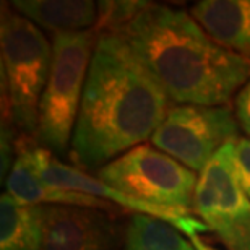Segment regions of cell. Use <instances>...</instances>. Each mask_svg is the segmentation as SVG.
Here are the masks:
<instances>
[{"label": "cell", "instance_id": "cell-5", "mask_svg": "<svg viewBox=\"0 0 250 250\" xmlns=\"http://www.w3.org/2000/svg\"><path fill=\"white\" fill-rule=\"evenodd\" d=\"M98 179L128 197L188 213L198 176L153 145L142 143L98 171Z\"/></svg>", "mask_w": 250, "mask_h": 250}, {"label": "cell", "instance_id": "cell-13", "mask_svg": "<svg viewBox=\"0 0 250 250\" xmlns=\"http://www.w3.org/2000/svg\"><path fill=\"white\" fill-rule=\"evenodd\" d=\"M42 223L36 205L5 192L0 197V250H41Z\"/></svg>", "mask_w": 250, "mask_h": 250}, {"label": "cell", "instance_id": "cell-16", "mask_svg": "<svg viewBox=\"0 0 250 250\" xmlns=\"http://www.w3.org/2000/svg\"><path fill=\"white\" fill-rule=\"evenodd\" d=\"M236 121L242 132L250 137V78L236 94Z\"/></svg>", "mask_w": 250, "mask_h": 250}, {"label": "cell", "instance_id": "cell-8", "mask_svg": "<svg viewBox=\"0 0 250 250\" xmlns=\"http://www.w3.org/2000/svg\"><path fill=\"white\" fill-rule=\"evenodd\" d=\"M33 154L41 177L52 186L62 187L65 190H70V192L91 195L94 198H101L104 202L137 211L138 214L156 218L159 221H164L169 226L176 228L179 232H182L197 250H213L203 241V234H207L209 229L205 226L203 221L193 218L190 213L174 211V209L161 208L156 207V205L145 203L142 200L128 197V195L109 187L107 184L99 181L98 177H91L77 167L61 163L52 154V151H49L46 148L33 146Z\"/></svg>", "mask_w": 250, "mask_h": 250}, {"label": "cell", "instance_id": "cell-4", "mask_svg": "<svg viewBox=\"0 0 250 250\" xmlns=\"http://www.w3.org/2000/svg\"><path fill=\"white\" fill-rule=\"evenodd\" d=\"M0 49L7 116L23 132L36 135L39 103L52 63V42L41 28L3 3Z\"/></svg>", "mask_w": 250, "mask_h": 250}, {"label": "cell", "instance_id": "cell-2", "mask_svg": "<svg viewBox=\"0 0 250 250\" xmlns=\"http://www.w3.org/2000/svg\"><path fill=\"white\" fill-rule=\"evenodd\" d=\"M177 104L228 106L250 78V59L221 47L184 10L148 3L116 31Z\"/></svg>", "mask_w": 250, "mask_h": 250}, {"label": "cell", "instance_id": "cell-17", "mask_svg": "<svg viewBox=\"0 0 250 250\" xmlns=\"http://www.w3.org/2000/svg\"><path fill=\"white\" fill-rule=\"evenodd\" d=\"M247 250H250V247H249V249H247Z\"/></svg>", "mask_w": 250, "mask_h": 250}, {"label": "cell", "instance_id": "cell-11", "mask_svg": "<svg viewBox=\"0 0 250 250\" xmlns=\"http://www.w3.org/2000/svg\"><path fill=\"white\" fill-rule=\"evenodd\" d=\"M190 17L221 47L250 59V0H203Z\"/></svg>", "mask_w": 250, "mask_h": 250}, {"label": "cell", "instance_id": "cell-3", "mask_svg": "<svg viewBox=\"0 0 250 250\" xmlns=\"http://www.w3.org/2000/svg\"><path fill=\"white\" fill-rule=\"evenodd\" d=\"M99 28L52 38V63L38 112L36 137L49 151L63 154L72 145Z\"/></svg>", "mask_w": 250, "mask_h": 250}, {"label": "cell", "instance_id": "cell-1", "mask_svg": "<svg viewBox=\"0 0 250 250\" xmlns=\"http://www.w3.org/2000/svg\"><path fill=\"white\" fill-rule=\"evenodd\" d=\"M169 101L127 42L101 33L70 145L75 159L101 169L142 145L164 121Z\"/></svg>", "mask_w": 250, "mask_h": 250}, {"label": "cell", "instance_id": "cell-6", "mask_svg": "<svg viewBox=\"0 0 250 250\" xmlns=\"http://www.w3.org/2000/svg\"><path fill=\"white\" fill-rule=\"evenodd\" d=\"M239 124L229 106L177 104L149 138L153 146L202 172L224 145L237 140Z\"/></svg>", "mask_w": 250, "mask_h": 250}, {"label": "cell", "instance_id": "cell-14", "mask_svg": "<svg viewBox=\"0 0 250 250\" xmlns=\"http://www.w3.org/2000/svg\"><path fill=\"white\" fill-rule=\"evenodd\" d=\"M124 250H197L192 242L156 218L135 214L124 236Z\"/></svg>", "mask_w": 250, "mask_h": 250}, {"label": "cell", "instance_id": "cell-12", "mask_svg": "<svg viewBox=\"0 0 250 250\" xmlns=\"http://www.w3.org/2000/svg\"><path fill=\"white\" fill-rule=\"evenodd\" d=\"M10 5L54 34L89 31L99 24V3L91 0H15Z\"/></svg>", "mask_w": 250, "mask_h": 250}, {"label": "cell", "instance_id": "cell-7", "mask_svg": "<svg viewBox=\"0 0 250 250\" xmlns=\"http://www.w3.org/2000/svg\"><path fill=\"white\" fill-rule=\"evenodd\" d=\"M236 140L226 143L198 174L193 209L228 250L250 247V200L234 167Z\"/></svg>", "mask_w": 250, "mask_h": 250}, {"label": "cell", "instance_id": "cell-9", "mask_svg": "<svg viewBox=\"0 0 250 250\" xmlns=\"http://www.w3.org/2000/svg\"><path fill=\"white\" fill-rule=\"evenodd\" d=\"M41 250H114L117 231L107 211L78 207H39Z\"/></svg>", "mask_w": 250, "mask_h": 250}, {"label": "cell", "instance_id": "cell-10", "mask_svg": "<svg viewBox=\"0 0 250 250\" xmlns=\"http://www.w3.org/2000/svg\"><path fill=\"white\" fill-rule=\"evenodd\" d=\"M7 193L28 205H57V207H78L109 211L112 203L94 198L91 195L70 192L52 186L41 177L33 154V145L18 143L17 158L7 177Z\"/></svg>", "mask_w": 250, "mask_h": 250}, {"label": "cell", "instance_id": "cell-15", "mask_svg": "<svg viewBox=\"0 0 250 250\" xmlns=\"http://www.w3.org/2000/svg\"><path fill=\"white\" fill-rule=\"evenodd\" d=\"M234 167H236L237 181L250 200V138L236 140Z\"/></svg>", "mask_w": 250, "mask_h": 250}]
</instances>
